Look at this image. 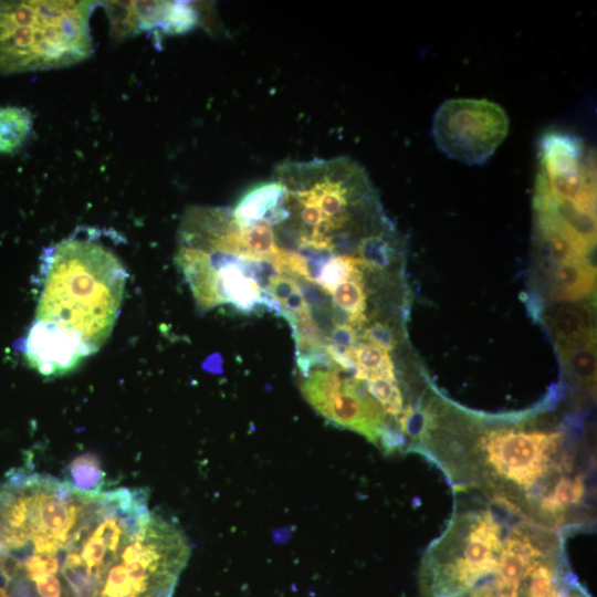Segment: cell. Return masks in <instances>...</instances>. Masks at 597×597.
<instances>
[{
  "label": "cell",
  "instance_id": "obj_1",
  "mask_svg": "<svg viewBox=\"0 0 597 597\" xmlns=\"http://www.w3.org/2000/svg\"><path fill=\"white\" fill-rule=\"evenodd\" d=\"M430 419L413 448L455 490L511 504L566 537L595 524L596 457L576 423L479 419L429 399Z\"/></svg>",
  "mask_w": 597,
  "mask_h": 597
},
{
  "label": "cell",
  "instance_id": "obj_2",
  "mask_svg": "<svg viewBox=\"0 0 597 597\" xmlns=\"http://www.w3.org/2000/svg\"><path fill=\"white\" fill-rule=\"evenodd\" d=\"M578 583L564 535L505 501L461 490L418 570L421 597H566Z\"/></svg>",
  "mask_w": 597,
  "mask_h": 597
},
{
  "label": "cell",
  "instance_id": "obj_3",
  "mask_svg": "<svg viewBox=\"0 0 597 597\" xmlns=\"http://www.w3.org/2000/svg\"><path fill=\"white\" fill-rule=\"evenodd\" d=\"M127 277L119 258L104 244L65 239L43 255L34 322L62 334L87 357L109 336Z\"/></svg>",
  "mask_w": 597,
  "mask_h": 597
},
{
  "label": "cell",
  "instance_id": "obj_4",
  "mask_svg": "<svg viewBox=\"0 0 597 597\" xmlns=\"http://www.w3.org/2000/svg\"><path fill=\"white\" fill-rule=\"evenodd\" d=\"M91 1H0V73L69 66L93 51Z\"/></svg>",
  "mask_w": 597,
  "mask_h": 597
},
{
  "label": "cell",
  "instance_id": "obj_5",
  "mask_svg": "<svg viewBox=\"0 0 597 597\" xmlns=\"http://www.w3.org/2000/svg\"><path fill=\"white\" fill-rule=\"evenodd\" d=\"M307 402L327 421L355 431L387 453L408 452L395 420L369 395L365 384L337 365L311 370L301 384Z\"/></svg>",
  "mask_w": 597,
  "mask_h": 597
},
{
  "label": "cell",
  "instance_id": "obj_6",
  "mask_svg": "<svg viewBox=\"0 0 597 597\" xmlns=\"http://www.w3.org/2000/svg\"><path fill=\"white\" fill-rule=\"evenodd\" d=\"M509 127V116L499 104L480 98H452L437 109L432 136L448 157L481 165L504 142Z\"/></svg>",
  "mask_w": 597,
  "mask_h": 597
},
{
  "label": "cell",
  "instance_id": "obj_7",
  "mask_svg": "<svg viewBox=\"0 0 597 597\" xmlns=\"http://www.w3.org/2000/svg\"><path fill=\"white\" fill-rule=\"evenodd\" d=\"M106 8L113 34L118 38L158 24H166L169 30H182L193 22L190 9L171 2L111 1Z\"/></svg>",
  "mask_w": 597,
  "mask_h": 597
},
{
  "label": "cell",
  "instance_id": "obj_8",
  "mask_svg": "<svg viewBox=\"0 0 597 597\" xmlns=\"http://www.w3.org/2000/svg\"><path fill=\"white\" fill-rule=\"evenodd\" d=\"M262 291L249 275L240 256L216 273L219 305L230 303L241 312L251 313L258 306H263Z\"/></svg>",
  "mask_w": 597,
  "mask_h": 597
},
{
  "label": "cell",
  "instance_id": "obj_9",
  "mask_svg": "<svg viewBox=\"0 0 597 597\" xmlns=\"http://www.w3.org/2000/svg\"><path fill=\"white\" fill-rule=\"evenodd\" d=\"M596 272L587 260L552 265L546 279L545 295L551 301H573L593 292Z\"/></svg>",
  "mask_w": 597,
  "mask_h": 597
},
{
  "label": "cell",
  "instance_id": "obj_10",
  "mask_svg": "<svg viewBox=\"0 0 597 597\" xmlns=\"http://www.w3.org/2000/svg\"><path fill=\"white\" fill-rule=\"evenodd\" d=\"M567 371L583 386L590 389L596 380V348L594 335L582 339L557 343Z\"/></svg>",
  "mask_w": 597,
  "mask_h": 597
},
{
  "label": "cell",
  "instance_id": "obj_11",
  "mask_svg": "<svg viewBox=\"0 0 597 597\" xmlns=\"http://www.w3.org/2000/svg\"><path fill=\"white\" fill-rule=\"evenodd\" d=\"M546 318L557 343L593 336L590 312L582 305L552 307L547 311Z\"/></svg>",
  "mask_w": 597,
  "mask_h": 597
},
{
  "label": "cell",
  "instance_id": "obj_12",
  "mask_svg": "<svg viewBox=\"0 0 597 597\" xmlns=\"http://www.w3.org/2000/svg\"><path fill=\"white\" fill-rule=\"evenodd\" d=\"M356 378L365 381L384 377L397 380L394 363L387 350L370 343H360L352 349Z\"/></svg>",
  "mask_w": 597,
  "mask_h": 597
},
{
  "label": "cell",
  "instance_id": "obj_13",
  "mask_svg": "<svg viewBox=\"0 0 597 597\" xmlns=\"http://www.w3.org/2000/svg\"><path fill=\"white\" fill-rule=\"evenodd\" d=\"M32 129V116L27 108L0 107V153L11 154L18 150Z\"/></svg>",
  "mask_w": 597,
  "mask_h": 597
},
{
  "label": "cell",
  "instance_id": "obj_14",
  "mask_svg": "<svg viewBox=\"0 0 597 597\" xmlns=\"http://www.w3.org/2000/svg\"><path fill=\"white\" fill-rule=\"evenodd\" d=\"M336 306L347 313V324L359 329L367 323L366 293L363 280H347L335 287L332 292Z\"/></svg>",
  "mask_w": 597,
  "mask_h": 597
},
{
  "label": "cell",
  "instance_id": "obj_15",
  "mask_svg": "<svg viewBox=\"0 0 597 597\" xmlns=\"http://www.w3.org/2000/svg\"><path fill=\"white\" fill-rule=\"evenodd\" d=\"M394 244L385 231H373L364 235L357 248V256L364 268L370 270L387 269L395 256Z\"/></svg>",
  "mask_w": 597,
  "mask_h": 597
},
{
  "label": "cell",
  "instance_id": "obj_16",
  "mask_svg": "<svg viewBox=\"0 0 597 597\" xmlns=\"http://www.w3.org/2000/svg\"><path fill=\"white\" fill-rule=\"evenodd\" d=\"M363 264L357 255L336 254L322 269L316 284L332 293L347 280H363Z\"/></svg>",
  "mask_w": 597,
  "mask_h": 597
},
{
  "label": "cell",
  "instance_id": "obj_17",
  "mask_svg": "<svg viewBox=\"0 0 597 597\" xmlns=\"http://www.w3.org/2000/svg\"><path fill=\"white\" fill-rule=\"evenodd\" d=\"M72 485L87 492H100L105 473L100 460L91 453L75 458L67 468Z\"/></svg>",
  "mask_w": 597,
  "mask_h": 597
},
{
  "label": "cell",
  "instance_id": "obj_18",
  "mask_svg": "<svg viewBox=\"0 0 597 597\" xmlns=\"http://www.w3.org/2000/svg\"><path fill=\"white\" fill-rule=\"evenodd\" d=\"M363 339L376 345L387 352L394 349L397 345V339L392 328L383 322H376L363 329Z\"/></svg>",
  "mask_w": 597,
  "mask_h": 597
},
{
  "label": "cell",
  "instance_id": "obj_19",
  "mask_svg": "<svg viewBox=\"0 0 597 597\" xmlns=\"http://www.w3.org/2000/svg\"><path fill=\"white\" fill-rule=\"evenodd\" d=\"M297 289L298 286L295 279L276 274L271 277L265 290L276 302H279V304H281Z\"/></svg>",
  "mask_w": 597,
  "mask_h": 597
},
{
  "label": "cell",
  "instance_id": "obj_20",
  "mask_svg": "<svg viewBox=\"0 0 597 597\" xmlns=\"http://www.w3.org/2000/svg\"><path fill=\"white\" fill-rule=\"evenodd\" d=\"M357 329L347 323L335 324L331 332L333 345L343 349H353L357 344Z\"/></svg>",
  "mask_w": 597,
  "mask_h": 597
},
{
  "label": "cell",
  "instance_id": "obj_21",
  "mask_svg": "<svg viewBox=\"0 0 597 597\" xmlns=\"http://www.w3.org/2000/svg\"><path fill=\"white\" fill-rule=\"evenodd\" d=\"M566 597H591V595L580 583H578Z\"/></svg>",
  "mask_w": 597,
  "mask_h": 597
}]
</instances>
